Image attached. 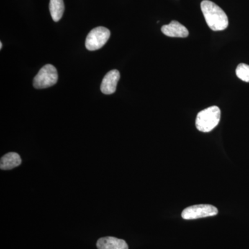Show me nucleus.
I'll list each match as a JSON object with an SVG mask.
<instances>
[{
    "instance_id": "9",
    "label": "nucleus",
    "mask_w": 249,
    "mask_h": 249,
    "mask_svg": "<svg viewBox=\"0 0 249 249\" xmlns=\"http://www.w3.org/2000/svg\"><path fill=\"white\" fill-rule=\"evenodd\" d=\"M22 163L20 156L16 152H9L1 157L0 160V168L2 170L14 169Z\"/></svg>"
},
{
    "instance_id": "1",
    "label": "nucleus",
    "mask_w": 249,
    "mask_h": 249,
    "mask_svg": "<svg viewBox=\"0 0 249 249\" xmlns=\"http://www.w3.org/2000/svg\"><path fill=\"white\" fill-rule=\"evenodd\" d=\"M201 9L210 29L214 31L227 29L229 26V19L227 14L219 6L209 0H204L201 1Z\"/></svg>"
},
{
    "instance_id": "11",
    "label": "nucleus",
    "mask_w": 249,
    "mask_h": 249,
    "mask_svg": "<svg viewBox=\"0 0 249 249\" xmlns=\"http://www.w3.org/2000/svg\"><path fill=\"white\" fill-rule=\"evenodd\" d=\"M236 75L243 81L249 83V65L241 63L236 69Z\"/></svg>"
},
{
    "instance_id": "3",
    "label": "nucleus",
    "mask_w": 249,
    "mask_h": 249,
    "mask_svg": "<svg viewBox=\"0 0 249 249\" xmlns=\"http://www.w3.org/2000/svg\"><path fill=\"white\" fill-rule=\"evenodd\" d=\"M58 79V71L55 67L52 65H46L34 78L33 85L36 89H45L56 84Z\"/></svg>"
},
{
    "instance_id": "12",
    "label": "nucleus",
    "mask_w": 249,
    "mask_h": 249,
    "mask_svg": "<svg viewBox=\"0 0 249 249\" xmlns=\"http://www.w3.org/2000/svg\"><path fill=\"white\" fill-rule=\"evenodd\" d=\"M2 49V42H0V49Z\"/></svg>"
},
{
    "instance_id": "5",
    "label": "nucleus",
    "mask_w": 249,
    "mask_h": 249,
    "mask_svg": "<svg viewBox=\"0 0 249 249\" xmlns=\"http://www.w3.org/2000/svg\"><path fill=\"white\" fill-rule=\"evenodd\" d=\"M218 213L217 208L209 204L194 205L183 210L181 217L184 219H196L212 217Z\"/></svg>"
},
{
    "instance_id": "2",
    "label": "nucleus",
    "mask_w": 249,
    "mask_h": 249,
    "mask_svg": "<svg viewBox=\"0 0 249 249\" xmlns=\"http://www.w3.org/2000/svg\"><path fill=\"white\" fill-rule=\"evenodd\" d=\"M221 111L217 106H211L201 111L196 118V127L202 132H209L219 124Z\"/></svg>"
},
{
    "instance_id": "4",
    "label": "nucleus",
    "mask_w": 249,
    "mask_h": 249,
    "mask_svg": "<svg viewBox=\"0 0 249 249\" xmlns=\"http://www.w3.org/2000/svg\"><path fill=\"white\" fill-rule=\"evenodd\" d=\"M110 37V31L104 27H98L92 29L85 41V47L89 51H96L102 48Z\"/></svg>"
},
{
    "instance_id": "8",
    "label": "nucleus",
    "mask_w": 249,
    "mask_h": 249,
    "mask_svg": "<svg viewBox=\"0 0 249 249\" xmlns=\"http://www.w3.org/2000/svg\"><path fill=\"white\" fill-rule=\"evenodd\" d=\"M98 249H128L125 241L114 237L100 238L96 243Z\"/></svg>"
},
{
    "instance_id": "6",
    "label": "nucleus",
    "mask_w": 249,
    "mask_h": 249,
    "mask_svg": "<svg viewBox=\"0 0 249 249\" xmlns=\"http://www.w3.org/2000/svg\"><path fill=\"white\" fill-rule=\"evenodd\" d=\"M119 80H120V73L118 70H114L108 72L101 83V91L104 94H112L116 91Z\"/></svg>"
},
{
    "instance_id": "7",
    "label": "nucleus",
    "mask_w": 249,
    "mask_h": 249,
    "mask_svg": "<svg viewBox=\"0 0 249 249\" xmlns=\"http://www.w3.org/2000/svg\"><path fill=\"white\" fill-rule=\"evenodd\" d=\"M161 31L164 35L172 37H186L189 35L186 27L175 20L172 21L169 24L163 26Z\"/></svg>"
},
{
    "instance_id": "10",
    "label": "nucleus",
    "mask_w": 249,
    "mask_h": 249,
    "mask_svg": "<svg viewBox=\"0 0 249 249\" xmlns=\"http://www.w3.org/2000/svg\"><path fill=\"white\" fill-rule=\"evenodd\" d=\"M49 11L54 22H58L65 11L63 0H50Z\"/></svg>"
}]
</instances>
